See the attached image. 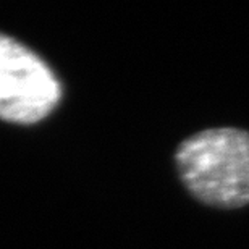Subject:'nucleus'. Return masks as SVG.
Returning <instances> with one entry per match:
<instances>
[{
  "mask_svg": "<svg viewBox=\"0 0 249 249\" xmlns=\"http://www.w3.org/2000/svg\"><path fill=\"white\" fill-rule=\"evenodd\" d=\"M181 183L199 202L217 209L249 204V133L207 128L188 136L175 152Z\"/></svg>",
  "mask_w": 249,
  "mask_h": 249,
  "instance_id": "nucleus-1",
  "label": "nucleus"
},
{
  "mask_svg": "<svg viewBox=\"0 0 249 249\" xmlns=\"http://www.w3.org/2000/svg\"><path fill=\"white\" fill-rule=\"evenodd\" d=\"M62 88L49 65L15 39L0 34V118L33 124L57 107Z\"/></svg>",
  "mask_w": 249,
  "mask_h": 249,
  "instance_id": "nucleus-2",
  "label": "nucleus"
}]
</instances>
